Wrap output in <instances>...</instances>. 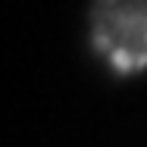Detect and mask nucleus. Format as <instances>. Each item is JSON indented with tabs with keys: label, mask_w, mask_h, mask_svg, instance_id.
I'll use <instances>...</instances> for the list:
<instances>
[{
	"label": "nucleus",
	"mask_w": 147,
	"mask_h": 147,
	"mask_svg": "<svg viewBox=\"0 0 147 147\" xmlns=\"http://www.w3.org/2000/svg\"><path fill=\"white\" fill-rule=\"evenodd\" d=\"M91 44L119 75L141 72L147 66V0H97Z\"/></svg>",
	"instance_id": "f257e3e1"
}]
</instances>
